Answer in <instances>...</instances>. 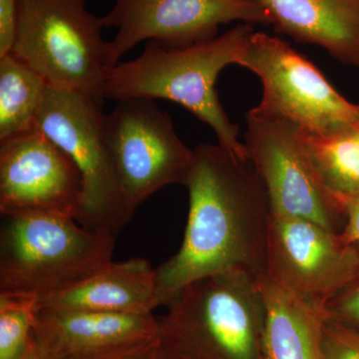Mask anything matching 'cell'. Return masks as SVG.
<instances>
[{
	"label": "cell",
	"mask_w": 359,
	"mask_h": 359,
	"mask_svg": "<svg viewBox=\"0 0 359 359\" xmlns=\"http://www.w3.org/2000/svg\"><path fill=\"white\" fill-rule=\"evenodd\" d=\"M184 185L189 214L178 252L156 269L160 306L204 276L266 269L271 207L263 179L249 159L219 144L194 149Z\"/></svg>",
	"instance_id": "obj_1"
},
{
	"label": "cell",
	"mask_w": 359,
	"mask_h": 359,
	"mask_svg": "<svg viewBox=\"0 0 359 359\" xmlns=\"http://www.w3.org/2000/svg\"><path fill=\"white\" fill-rule=\"evenodd\" d=\"M254 32L252 25L238 23L216 39L184 48L149 41L140 56L108 70L104 99L173 101L209 125L222 147L249 159L238 125L219 102L216 82L226 66L240 65Z\"/></svg>",
	"instance_id": "obj_2"
},
{
	"label": "cell",
	"mask_w": 359,
	"mask_h": 359,
	"mask_svg": "<svg viewBox=\"0 0 359 359\" xmlns=\"http://www.w3.org/2000/svg\"><path fill=\"white\" fill-rule=\"evenodd\" d=\"M257 276L242 271L187 285L157 318L166 359H262L264 320Z\"/></svg>",
	"instance_id": "obj_3"
},
{
	"label": "cell",
	"mask_w": 359,
	"mask_h": 359,
	"mask_svg": "<svg viewBox=\"0 0 359 359\" xmlns=\"http://www.w3.org/2000/svg\"><path fill=\"white\" fill-rule=\"evenodd\" d=\"M0 294L39 302L70 289L112 263L116 238L72 217L2 216Z\"/></svg>",
	"instance_id": "obj_4"
},
{
	"label": "cell",
	"mask_w": 359,
	"mask_h": 359,
	"mask_svg": "<svg viewBox=\"0 0 359 359\" xmlns=\"http://www.w3.org/2000/svg\"><path fill=\"white\" fill-rule=\"evenodd\" d=\"M102 18L86 0H18L11 53L44 78L48 86L104 100L109 41Z\"/></svg>",
	"instance_id": "obj_5"
},
{
	"label": "cell",
	"mask_w": 359,
	"mask_h": 359,
	"mask_svg": "<svg viewBox=\"0 0 359 359\" xmlns=\"http://www.w3.org/2000/svg\"><path fill=\"white\" fill-rule=\"evenodd\" d=\"M102 103L48 86L37 118V128L65 151L82 181L78 223L92 231L118 233L135 210L122 192L104 134Z\"/></svg>",
	"instance_id": "obj_6"
},
{
	"label": "cell",
	"mask_w": 359,
	"mask_h": 359,
	"mask_svg": "<svg viewBox=\"0 0 359 359\" xmlns=\"http://www.w3.org/2000/svg\"><path fill=\"white\" fill-rule=\"evenodd\" d=\"M240 66L263 84L259 114L299 125L309 136L339 133L359 120V104L346 100L316 66L287 42L255 32Z\"/></svg>",
	"instance_id": "obj_7"
},
{
	"label": "cell",
	"mask_w": 359,
	"mask_h": 359,
	"mask_svg": "<svg viewBox=\"0 0 359 359\" xmlns=\"http://www.w3.org/2000/svg\"><path fill=\"white\" fill-rule=\"evenodd\" d=\"M245 121L248 158L266 185L271 212L311 219L341 233L346 203L323 183L304 130L289 120L259 114L254 108L245 114Z\"/></svg>",
	"instance_id": "obj_8"
},
{
	"label": "cell",
	"mask_w": 359,
	"mask_h": 359,
	"mask_svg": "<svg viewBox=\"0 0 359 359\" xmlns=\"http://www.w3.org/2000/svg\"><path fill=\"white\" fill-rule=\"evenodd\" d=\"M103 127L122 192L135 211L164 187L184 185L194 149L179 138L171 118L155 100L116 101L104 114Z\"/></svg>",
	"instance_id": "obj_9"
},
{
	"label": "cell",
	"mask_w": 359,
	"mask_h": 359,
	"mask_svg": "<svg viewBox=\"0 0 359 359\" xmlns=\"http://www.w3.org/2000/svg\"><path fill=\"white\" fill-rule=\"evenodd\" d=\"M102 20L117 30L109 41L112 67L143 41L184 48L216 39L228 23L271 25L257 0H115Z\"/></svg>",
	"instance_id": "obj_10"
},
{
	"label": "cell",
	"mask_w": 359,
	"mask_h": 359,
	"mask_svg": "<svg viewBox=\"0 0 359 359\" xmlns=\"http://www.w3.org/2000/svg\"><path fill=\"white\" fill-rule=\"evenodd\" d=\"M358 263L355 244L340 233L311 219L271 212L264 275L280 287L325 306L353 280Z\"/></svg>",
	"instance_id": "obj_11"
},
{
	"label": "cell",
	"mask_w": 359,
	"mask_h": 359,
	"mask_svg": "<svg viewBox=\"0 0 359 359\" xmlns=\"http://www.w3.org/2000/svg\"><path fill=\"white\" fill-rule=\"evenodd\" d=\"M82 195L76 165L39 128L0 141L2 216L52 214L78 219Z\"/></svg>",
	"instance_id": "obj_12"
},
{
	"label": "cell",
	"mask_w": 359,
	"mask_h": 359,
	"mask_svg": "<svg viewBox=\"0 0 359 359\" xmlns=\"http://www.w3.org/2000/svg\"><path fill=\"white\" fill-rule=\"evenodd\" d=\"M153 313L50 311L39 306L33 334L55 359L157 337Z\"/></svg>",
	"instance_id": "obj_13"
},
{
	"label": "cell",
	"mask_w": 359,
	"mask_h": 359,
	"mask_svg": "<svg viewBox=\"0 0 359 359\" xmlns=\"http://www.w3.org/2000/svg\"><path fill=\"white\" fill-rule=\"evenodd\" d=\"M276 32L359 69V0H257Z\"/></svg>",
	"instance_id": "obj_14"
},
{
	"label": "cell",
	"mask_w": 359,
	"mask_h": 359,
	"mask_svg": "<svg viewBox=\"0 0 359 359\" xmlns=\"http://www.w3.org/2000/svg\"><path fill=\"white\" fill-rule=\"evenodd\" d=\"M160 306L156 269L147 259L134 257L107 266L40 304L50 311L152 313Z\"/></svg>",
	"instance_id": "obj_15"
},
{
	"label": "cell",
	"mask_w": 359,
	"mask_h": 359,
	"mask_svg": "<svg viewBox=\"0 0 359 359\" xmlns=\"http://www.w3.org/2000/svg\"><path fill=\"white\" fill-rule=\"evenodd\" d=\"M257 280L264 306L262 359H321L325 306L302 299L264 273Z\"/></svg>",
	"instance_id": "obj_16"
},
{
	"label": "cell",
	"mask_w": 359,
	"mask_h": 359,
	"mask_svg": "<svg viewBox=\"0 0 359 359\" xmlns=\"http://www.w3.org/2000/svg\"><path fill=\"white\" fill-rule=\"evenodd\" d=\"M47 88L44 78L11 52L0 57V141L37 128Z\"/></svg>",
	"instance_id": "obj_17"
},
{
	"label": "cell",
	"mask_w": 359,
	"mask_h": 359,
	"mask_svg": "<svg viewBox=\"0 0 359 359\" xmlns=\"http://www.w3.org/2000/svg\"><path fill=\"white\" fill-rule=\"evenodd\" d=\"M306 142L325 186L344 203L359 197V120L330 136L306 134Z\"/></svg>",
	"instance_id": "obj_18"
},
{
	"label": "cell",
	"mask_w": 359,
	"mask_h": 359,
	"mask_svg": "<svg viewBox=\"0 0 359 359\" xmlns=\"http://www.w3.org/2000/svg\"><path fill=\"white\" fill-rule=\"evenodd\" d=\"M39 302L0 294V359H20L32 341Z\"/></svg>",
	"instance_id": "obj_19"
},
{
	"label": "cell",
	"mask_w": 359,
	"mask_h": 359,
	"mask_svg": "<svg viewBox=\"0 0 359 359\" xmlns=\"http://www.w3.org/2000/svg\"><path fill=\"white\" fill-rule=\"evenodd\" d=\"M321 359H359V328L328 316L321 335Z\"/></svg>",
	"instance_id": "obj_20"
},
{
	"label": "cell",
	"mask_w": 359,
	"mask_h": 359,
	"mask_svg": "<svg viewBox=\"0 0 359 359\" xmlns=\"http://www.w3.org/2000/svg\"><path fill=\"white\" fill-rule=\"evenodd\" d=\"M65 359H166L157 337Z\"/></svg>",
	"instance_id": "obj_21"
},
{
	"label": "cell",
	"mask_w": 359,
	"mask_h": 359,
	"mask_svg": "<svg viewBox=\"0 0 359 359\" xmlns=\"http://www.w3.org/2000/svg\"><path fill=\"white\" fill-rule=\"evenodd\" d=\"M359 257V242L355 243ZM328 316L359 328V263L353 280L325 304Z\"/></svg>",
	"instance_id": "obj_22"
},
{
	"label": "cell",
	"mask_w": 359,
	"mask_h": 359,
	"mask_svg": "<svg viewBox=\"0 0 359 359\" xmlns=\"http://www.w3.org/2000/svg\"><path fill=\"white\" fill-rule=\"evenodd\" d=\"M18 13V0H0V57L13 50Z\"/></svg>",
	"instance_id": "obj_23"
},
{
	"label": "cell",
	"mask_w": 359,
	"mask_h": 359,
	"mask_svg": "<svg viewBox=\"0 0 359 359\" xmlns=\"http://www.w3.org/2000/svg\"><path fill=\"white\" fill-rule=\"evenodd\" d=\"M340 235L349 244L359 242V197L346 201V224Z\"/></svg>",
	"instance_id": "obj_24"
},
{
	"label": "cell",
	"mask_w": 359,
	"mask_h": 359,
	"mask_svg": "<svg viewBox=\"0 0 359 359\" xmlns=\"http://www.w3.org/2000/svg\"><path fill=\"white\" fill-rule=\"evenodd\" d=\"M20 359H55L51 355L50 353L47 351L46 347L35 337L34 334H32V341L27 351Z\"/></svg>",
	"instance_id": "obj_25"
}]
</instances>
